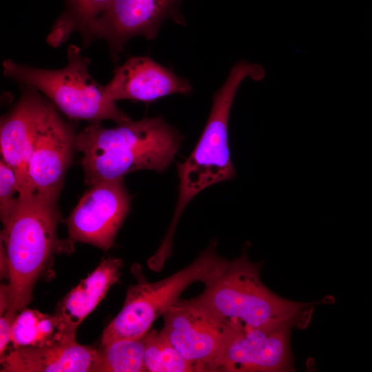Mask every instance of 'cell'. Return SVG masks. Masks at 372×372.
Listing matches in <instances>:
<instances>
[{"mask_svg":"<svg viewBox=\"0 0 372 372\" xmlns=\"http://www.w3.org/2000/svg\"><path fill=\"white\" fill-rule=\"evenodd\" d=\"M70 8L55 21L47 37L51 46L59 47L74 32L87 43L91 28L113 0H68Z\"/></svg>","mask_w":372,"mask_h":372,"instance_id":"2e32d148","label":"cell"},{"mask_svg":"<svg viewBox=\"0 0 372 372\" xmlns=\"http://www.w3.org/2000/svg\"><path fill=\"white\" fill-rule=\"evenodd\" d=\"M19 188L14 169L0 159V217L9 216L16 208L19 200Z\"/></svg>","mask_w":372,"mask_h":372,"instance_id":"ffe728a7","label":"cell"},{"mask_svg":"<svg viewBox=\"0 0 372 372\" xmlns=\"http://www.w3.org/2000/svg\"><path fill=\"white\" fill-rule=\"evenodd\" d=\"M176 0H113L90 30L93 39L106 41L112 59L118 58L126 43L142 36L156 37L159 27Z\"/></svg>","mask_w":372,"mask_h":372,"instance_id":"7c38bea8","label":"cell"},{"mask_svg":"<svg viewBox=\"0 0 372 372\" xmlns=\"http://www.w3.org/2000/svg\"><path fill=\"white\" fill-rule=\"evenodd\" d=\"M67 65L60 69L38 68L11 59L3 62L4 76L34 87L66 116L72 120L101 123L111 120L117 124L131 120L116 102L108 99L104 86L90 76V60L80 48L70 45Z\"/></svg>","mask_w":372,"mask_h":372,"instance_id":"5b68a950","label":"cell"},{"mask_svg":"<svg viewBox=\"0 0 372 372\" xmlns=\"http://www.w3.org/2000/svg\"><path fill=\"white\" fill-rule=\"evenodd\" d=\"M296 324L284 322L234 331L207 372L292 371L290 335Z\"/></svg>","mask_w":372,"mask_h":372,"instance_id":"9c48e42d","label":"cell"},{"mask_svg":"<svg viewBox=\"0 0 372 372\" xmlns=\"http://www.w3.org/2000/svg\"><path fill=\"white\" fill-rule=\"evenodd\" d=\"M113 74L112 80L104 86V93L115 102L124 99L149 102L192 91L187 80L147 56L132 57Z\"/></svg>","mask_w":372,"mask_h":372,"instance_id":"4fadbf2b","label":"cell"},{"mask_svg":"<svg viewBox=\"0 0 372 372\" xmlns=\"http://www.w3.org/2000/svg\"><path fill=\"white\" fill-rule=\"evenodd\" d=\"M261 267L245 251L191 299L235 331L284 322L307 326L318 302H296L277 296L261 281Z\"/></svg>","mask_w":372,"mask_h":372,"instance_id":"3957f363","label":"cell"},{"mask_svg":"<svg viewBox=\"0 0 372 372\" xmlns=\"http://www.w3.org/2000/svg\"><path fill=\"white\" fill-rule=\"evenodd\" d=\"M99 349L76 340L12 348L1 356V372H96Z\"/></svg>","mask_w":372,"mask_h":372,"instance_id":"5bb4252c","label":"cell"},{"mask_svg":"<svg viewBox=\"0 0 372 372\" xmlns=\"http://www.w3.org/2000/svg\"><path fill=\"white\" fill-rule=\"evenodd\" d=\"M75 130L51 103L40 125L28 161V194L57 201L76 149Z\"/></svg>","mask_w":372,"mask_h":372,"instance_id":"30bf717a","label":"cell"},{"mask_svg":"<svg viewBox=\"0 0 372 372\" xmlns=\"http://www.w3.org/2000/svg\"><path fill=\"white\" fill-rule=\"evenodd\" d=\"M123 178L103 180L90 187L65 220L68 239L104 251L114 244L130 209Z\"/></svg>","mask_w":372,"mask_h":372,"instance_id":"ba28073f","label":"cell"},{"mask_svg":"<svg viewBox=\"0 0 372 372\" xmlns=\"http://www.w3.org/2000/svg\"><path fill=\"white\" fill-rule=\"evenodd\" d=\"M21 94L1 118V158L16 173L19 195L28 194L27 169L40 125L51 102L32 86L21 85Z\"/></svg>","mask_w":372,"mask_h":372,"instance_id":"8fae6325","label":"cell"},{"mask_svg":"<svg viewBox=\"0 0 372 372\" xmlns=\"http://www.w3.org/2000/svg\"><path fill=\"white\" fill-rule=\"evenodd\" d=\"M181 141L180 133L159 116L130 120L112 128L90 123L76 134V149L83 153L85 183L90 187L140 169L165 171Z\"/></svg>","mask_w":372,"mask_h":372,"instance_id":"7a4b0ae2","label":"cell"},{"mask_svg":"<svg viewBox=\"0 0 372 372\" xmlns=\"http://www.w3.org/2000/svg\"><path fill=\"white\" fill-rule=\"evenodd\" d=\"M144 366L148 372H193L189 363L173 347L162 331L147 333Z\"/></svg>","mask_w":372,"mask_h":372,"instance_id":"d6986e66","label":"cell"},{"mask_svg":"<svg viewBox=\"0 0 372 372\" xmlns=\"http://www.w3.org/2000/svg\"><path fill=\"white\" fill-rule=\"evenodd\" d=\"M229 262L217 254L215 243L211 242L191 264L173 275L156 282L140 280L130 286L121 310L103 330L101 345L144 335L189 285L198 281L207 285Z\"/></svg>","mask_w":372,"mask_h":372,"instance_id":"8992f818","label":"cell"},{"mask_svg":"<svg viewBox=\"0 0 372 372\" xmlns=\"http://www.w3.org/2000/svg\"><path fill=\"white\" fill-rule=\"evenodd\" d=\"M123 262L107 258L59 303L54 313L65 341L76 340L78 327L103 299L120 276Z\"/></svg>","mask_w":372,"mask_h":372,"instance_id":"9a60e30c","label":"cell"},{"mask_svg":"<svg viewBox=\"0 0 372 372\" xmlns=\"http://www.w3.org/2000/svg\"><path fill=\"white\" fill-rule=\"evenodd\" d=\"M59 341L65 340L55 315L49 316L36 310L23 309L20 315L17 316L10 341L13 348L41 346Z\"/></svg>","mask_w":372,"mask_h":372,"instance_id":"e0dca14e","label":"cell"},{"mask_svg":"<svg viewBox=\"0 0 372 372\" xmlns=\"http://www.w3.org/2000/svg\"><path fill=\"white\" fill-rule=\"evenodd\" d=\"M147 333L101 345L96 372H143Z\"/></svg>","mask_w":372,"mask_h":372,"instance_id":"ac0fdd59","label":"cell"},{"mask_svg":"<svg viewBox=\"0 0 372 372\" xmlns=\"http://www.w3.org/2000/svg\"><path fill=\"white\" fill-rule=\"evenodd\" d=\"M263 68L240 61L230 70L223 85L213 96L209 116L201 136L189 156L177 165L178 198L174 216L163 242L172 245L176 226L192 198L205 188L235 176L228 145L227 125L236 92L243 81H260Z\"/></svg>","mask_w":372,"mask_h":372,"instance_id":"277c9868","label":"cell"},{"mask_svg":"<svg viewBox=\"0 0 372 372\" xmlns=\"http://www.w3.org/2000/svg\"><path fill=\"white\" fill-rule=\"evenodd\" d=\"M163 317L162 332L196 372L207 371L235 331L192 299H179Z\"/></svg>","mask_w":372,"mask_h":372,"instance_id":"52a82bcc","label":"cell"},{"mask_svg":"<svg viewBox=\"0 0 372 372\" xmlns=\"http://www.w3.org/2000/svg\"><path fill=\"white\" fill-rule=\"evenodd\" d=\"M1 220V260L8 279L6 312L17 314L31 301L33 288L54 254L73 252L74 243L58 238L57 201L37 194L19 195L14 210Z\"/></svg>","mask_w":372,"mask_h":372,"instance_id":"6da1fadb","label":"cell"},{"mask_svg":"<svg viewBox=\"0 0 372 372\" xmlns=\"http://www.w3.org/2000/svg\"><path fill=\"white\" fill-rule=\"evenodd\" d=\"M17 314L6 312L0 318V355L2 356L11 341L13 324Z\"/></svg>","mask_w":372,"mask_h":372,"instance_id":"44dd1931","label":"cell"}]
</instances>
